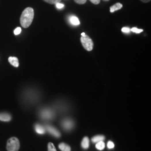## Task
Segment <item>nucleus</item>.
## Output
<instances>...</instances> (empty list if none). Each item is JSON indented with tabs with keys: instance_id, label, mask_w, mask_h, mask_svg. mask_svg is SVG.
I'll use <instances>...</instances> for the list:
<instances>
[{
	"instance_id": "ddd939ff",
	"label": "nucleus",
	"mask_w": 151,
	"mask_h": 151,
	"mask_svg": "<svg viewBox=\"0 0 151 151\" xmlns=\"http://www.w3.org/2000/svg\"><path fill=\"white\" fill-rule=\"evenodd\" d=\"M105 139V137L102 135H98L93 137L92 138V142L93 143H98L100 141H103Z\"/></svg>"
},
{
	"instance_id": "0eeeda50",
	"label": "nucleus",
	"mask_w": 151,
	"mask_h": 151,
	"mask_svg": "<svg viewBox=\"0 0 151 151\" xmlns=\"http://www.w3.org/2000/svg\"><path fill=\"white\" fill-rule=\"evenodd\" d=\"M10 64L15 67H18L19 66V60L17 57H10L8 59Z\"/></svg>"
},
{
	"instance_id": "6ab92c4d",
	"label": "nucleus",
	"mask_w": 151,
	"mask_h": 151,
	"mask_svg": "<svg viewBox=\"0 0 151 151\" xmlns=\"http://www.w3.org/2000/svg\"><path fill=\"white\" fill-rule=\"evenodd\" d=\"M107 146H108V148L109 149H112L114 147V143L112 142V141H109L108 142V144H107Z\"/></svg>"
},
{
	"instance_id": "2eb2a0df",
	"label": "nucleus",
	"mask_w": 151,
	"mask_h": 151,
	"mask_svg": "<svg viewBox=\"0 0 151 151\" xmlns=\"http://www.w3.org/2000/svg\"><path fill=\"white\" fill-rule=\"evenodd\" d=\"M70 21L72 24H73L74 25H79L80 24L79 19L76 16L70 17Z\"/></svg>"
},
{
	"instance_id": "9d476101",
	"label": "nucleus",
	"mask_w": 151,
	"mask_h": 151,
	"mask_svg": "<svg viewBox=\"0 0 151 151\" xmlns=\"http://www.w3.org/2000/svg\"><path fill=\"white\" fill-rule=\"evenodd\" d=\"M41 116L44 119H50V118L52 117L53 114L50 111L44 110L41 113Z\"/></svg>"
},
{
	"instance_id": "393cba45",
	"label": "nucleus",
	"mask_w": 151,
	"mask_h": 151,
	"mask_svg": "<svg viewBox=\"0 0 151 151\" xmlns=\"http://www.w3.org/2000/svg\"><path fill=\"white\" fill-rule=\"evenodd\" d=\"M141 1H142L144 3H147L148 2H150L151 0H141Z\"/></svg>"
},
{
	"instance_id": "39448f33",
	"label": "nucleus",
	"mask_w": 151,
	"mask_h": 151,
	"mask_svg": "<svg viewBox=\"0 0 151 151\" xmlns=\"http://www.w3.org/2000/svg\"><path fill=\"white\" fill-rule=\"evenodd\" d=\"M46 129L51 134V135H53V136L58 138L60 137V132L58 131L56 128H55L54 127L51 126V125H47L46 126Z\"/></svg>"
},
{
	"instance_id": "423d86ee",
	"label": "nucleus",
	"mask_w": 151,
	"mask_h": 151,
	"mask_svg": "<svg viewBox=\"0 0 151 151\" xmlns=\"http://www.w3.org/2000/svg\"><path fill=\"white\" fill-rule=\"evenodd\" d=\"M12 119V116L9 113L1 112L0 113V121H10Z\"/></svg>"
},
{
	"instance_id": "b1692460",
	"label": "nucleus",
	"mask_w": 151,
	"mask_h": 151,
	"mask_svg": "<svg viewBox=\"0 0 151 151\" xmlns=\"http://www.w3.org/2000/svg\"><path fill=\"white\" fill-rule=\"evenodd\" d=\"M56 5V7L58 8V9H62L64 7V5L63 4H62L60 3H57Z\"/></svg>"
},
{
	"instance_id": "f8f14e48",
	"label": "nucleus",
	"mask_w": 151,
	"mask_h": 151,
	"mask_svg": "<svg viewBox=\"0 0 151 151\" xmlns=\"http://www.w3.org/2000/svg\"><path fill=\"white\" fill-rule=\"evenodd\" d=\"M58 147L62 151H70V146L64 143H61L59 144Z\"/></svg>"
},
{
	"instance_id": "20e7f679",
	"label": "nucleus",
	"mask_w": 151,
	"mask_h": 151,
	"mask_svg": "<svg viewBox=\"0 0 151 151\" xmlns=\"http://www.w3.org/2000/svg\"><path fill=\"white\" fill-rule=\"evenodd\" d=\"M62 126L66 130L70 131L73 127V121L69 119H66L62 121Z\"/></svg>"
},
{
	"instance_id": "1a4fd4ad",
	"label": "nucleus",
	"mask_w": 151,
	"mask_h": 151,
	"mask_svg": "<svg viewBox=\"0 0 151 151\" xmlns=\"http://www.w3.org/2000/svg\"><path fill=\"white\" fill-rule=\"evenodd\" d=\"M35 130L38 134H43L45 133V129L44 127L40 124H36L35 126Z\"/></svg>"
},
{
	"instance_id": "412c9836",
	"label": "nucleus",
	"mask_w": 151,
	"mask_h": 151,
	"mask_svg": "<svg viewBox=\"0 0 151 151\" xmlns=\"http://www.w3.org/2000/svg\"><path fill=\"white\" fill-rule=\"evenodd\" d=\"M74 1L78 4L82 5V4L85 3L86 2L87 0H74Z\"/></svg>"
},
{
	"instance_id": "f257e3e1",
	"label": "nucleus",
	"mask_w": 151,
	"mask_h": 151,
	"mask_svg": "<svg viewBox=\"0 0 151 151\" xmlns=\"http://www.w3.org/2000/svg\"><path fill=\"white\" fill-rule=\"evenodd\" d=\"M34 16L33 8L27 7L24 10L20 16V24L24 28H28L31 24Z\"/></svg>"
},
{
	"instance_id": "f03ea898",
	"label": "nucleus",
	"mask_w": 151,
	"mask_h": 151,
	"mask_svg": "<svg viewBox=\"0 0 151 151\" xmlns=\"http://www.w3.org/2000/svg\"><path fill=\"white\" fill-rule=\"evenodd\" d=\"M20 142L16 137H11L7 141L6 148L7 151H18L20 148Z\"/></svg>"
},
{
	"instance_id": "f3484780",
	"label": "nucleus",
	"mask_w": 151,
	"mask_h": 151,
	"mask_svg": "<svg viewBox=\"0 0 151 151\" xmlns=\"http://www.w3.org/2000/svg\"><path fill=\"white\" fill-rule=\"evenodd\" d=\"M44 1L51 5H56L57 3H60L61 0H43Z\"/></svg>"
},
{
	"instance_id": "4468645a",
	"label": "nucleus",
	"mask_w": 151,
	"mask_h": 151,
	"mask_svg": "<svg viewBox=\"0 0 151 151\" xmlns=\"http://www.w3.org/2000/svg\"><path fill=\"white\" fill-rule=\"evenodd\" d=\"M96 148L98 150H100V151L103 150L104 149V148H105V143L103 141H100V142H99L96 143Z\"/></svg>"
},
{
	"instance_id": "a211bd4d",
	"label": "nucleus",
	"mask_w": 151,
	"mask_h": 151,
	"mask_svg": "<svg viewBox=\"0 0 151 151\" xmlns=\"http://www.w3.org/2000/svg\"><path fill=\"white\" fill-rule=\"evenodd\" d=\"M131 31H132L133 32L135 33H137V34L140 33L142 32V31H143V29H138V28H133L131 29Z\"/></svg>"
},
{
	"instance_id": "7ed1b4c3",
	"label": "nucleus",
	"mask_w": 151,
	"mask_h": 151,
	"mask_svg": "<svg viewBox=\"0 0 151 151\" xmlns=\"http://www.w3.org/2000/svg\"><path fill=\"white\" fill-rule=\"evenodd\" d=\"M81 42L86 50L87 51H91L92 50L93 47V41L87 35L85 34V35L84 36H81Z\"/></svg>"
},
{
	"instance_id": "4be33fe9",
	"label": "nucleus",
	"mask_w": 151,
	"mask_h": 151,
	"mask_svg": "<svg viewBox=\"0 0 151 151\" xmlns=\"http://www.w3.org/2000/svg\"><path fill=\"white\" fill-rule=\"evenodd\" d=\"M121 31L124 33H129L131 29L129 28H127V27H124L121 29Z\"/></svg>"
},
{
	"instance_id": "dca6fc26",
	"label": "nucleus",
	"mask_w": 151,
	"mask_h": 151,
	"mask_svg": "<svg viewBox=\"0 0 151 151\" xmlns=\"http://www.w3.org/2000/svg\"><path fill=\"white\" fill-rule=\"evenodd\" d=\"M48 151H57L54 145L51 142H49L48 143Z\"/></svg>"
},
{
	"instance_id": "5701e85b",
	"label": "nucleus",
	"mask_w": 151,
	"mask_h": 151,
	"mask_svg": "<svg viewBox=\"0 0 151 151\" xmlns=\"http://www.w3.org/2000/svg\"><path fill=\"white\" fill-rule=\"evenodd\" d=\"M91 2L95 4V5H98L99 3H100V0H90Z\"/></svg>"
},
{
	"instance_id": "9b49d317",
	"label": "nucleus",
	"mask_w": 151,
	"mask_h": 151,
	"mask_svg": "<svg viewBox=\"0 0 151 151\" xmlns=\"http://www.w3.org/2000/svg\"><path fill=\"white\" fill-rule=\"evenodd\" d=\"M123 7V5L121 3H116L110 7V12H114L116 10H120Z\"/></svg>"
},
{
	"instance_id": "a878e982",
	"label": "nucleus",
	"mask_w": 151,
	"mask_h": 151,
	"mask_svg": "<svg viewBox=\"0 0 151 151\" xmlns=\"http://www.w3.org/2000/svg\"><path fill=\"white\" fill-rule=\"evenodd\" d=\"M84 35H85V33H81V36H84Z\"/></svg>"
},
{
	"instance_id": "aec40b11",
	"label": "nucleus",
	"mask_w": 151,
	"mask_h": 151,
	"mask_svg": "<svg viewBox=\"0 0 151 151\" xmlns=\"http://www.w3.org/2000/svg\"><path fill=\"white\" fill-rule=\"evenodd\" d=\"M21 32V28L20 27H18L14 30L15 35H19V34H20Z\"/></svg>"
},
{
	"instance_id": "6e6552de",
	"label": "nucleus",
	"mask_w": 151,
	"mask_h": 151,
	"mask_svg": "<svg viewBox=\"0 0 151 151\" xmlns=\"http://www.w3.org/2000/svg\"><path fill=\"white\" fill-rule=\"evenodd\" d=\"M89 144H90V141L89 139L87 137H85L83 138V139H82V142H81V146L82 147L83 149H87L89 147Z\"/></svg>"
}]
</instances>
